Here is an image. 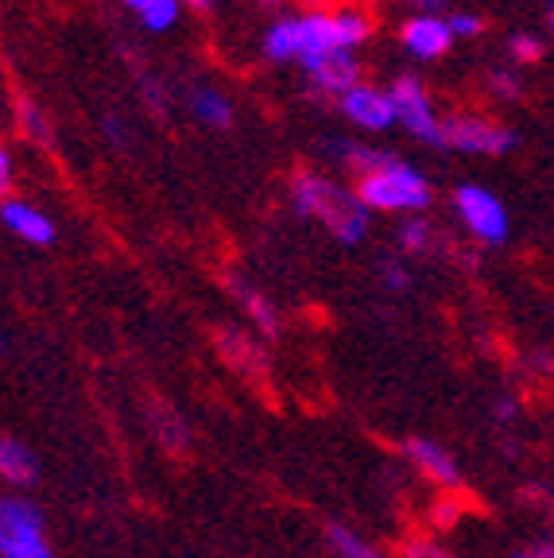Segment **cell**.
I'll use <instances>...</instances> for the list:
<instances>
[{
	"mask_svg": "<svg viewBox=\"0 0 554 558\" xmlns=\"http://www.w3.org/2000/svg\"><path fill=\"white\" fill-rule=\"evenodd\" d=\"M291 206L299 218H311L326 229L338 244H361L373 226V209L364 206L361 194L346 191L341 183L318 171H299L291 179Z\"/></svg>",
	"mask_w": 554,
	"mask_h": 558,
	"instance_id": "obj_1",
	"label": "cell"
},
{
	"mask_svg": "<svg viewBox=\"0 0 554 558\" xmlns=\"http://www.w3.org/2000/svg\"><path fill=\"white\" fill-rule=\"evenodd\" d=\"M334 51H346L338 32V9H311L303 16H279L264 32V54L272 62H299L303 70H311L314 62H322Z\"/></svg>",
	"mask_w": 554,
	"mask_h": 558,
	"instance_id": "obj_2",
	"label": "cell"
},
{
	"mask_svg": "<svg viewBox=\"0 0 554 558\" xmlns=\"http://www.w3.org/2000/svg\"><path fill=\"white\" fill-rule=\"evenodd\" d=\"M357 194L376 214H419L431 206V183L399 156H388L381 167L357 174Z\"/></svg>",
	"mask_w": 554,
	"mask_h": 558,
	"instance_id": "obj_3",
	"label": "cell"
},
{
	"mask_svg": "<svg viewBox=\"0 0 554 558\" xmlns=\"http://www.w3.org/2000/svg\"><path fill=\"white\" fill-rule=\"evenodd\" d=\"M0 558H55L32 500L0 497Z\"/></svg>",
	"mask_w": 554,
	"mask_h": 558,
	"instance_id": "obj_4",
	"label": "cell"
},
{
	"mask_svg": "<svg viewBox=\"0 0 554 558\" xmlns=\"http://www.w3.org/2000/svg\"><path fill=\"white\" fill-rule=\"evenodd\" d=\"M520 136L508 124L481 113H450L442 117V148L473 151V156H508L516 151Z\"/></svg>",
	"mask_w": 554,
	"mask_h": 558,
	"instance_id": "obj_5",
	"label": "cell"
},
{
	"mask_svg": "<svg viewBox=\"0 0 554 558\" xmlns=\"http://www.w3.org/2000/svg\"><path fill=\"white\" fill-rule=\"evenodd\" d=\"M388 89H392V101H396V121L416 140L442 148V117L434 113L431 89L423 86V78L419 74H399Z\"/></svg>",
	"mask_w": 554,
	"mask_h": 558,
	"instance_id": "obj_6",
	"label": "cell"
},
{
	"mask_svg": "<svg viewBox=\"0 0 554 558\" xmlns=\"http://www.w3.org/2000/svg\"><path fill=\"white\" fill-rule=\"evenodd\" d=\"M454 209H458L461 226L485 244H504L508 241V209L485 186H458L454 191Z\"/></svg>",
	"mask_w": 554,
	"mask_h": 558,
	"instance_id": "obj_7",
	"label": "cell"
},
{
	"mask_svg": "<svg viewBox=\"0 0 554 558\" xmlns=\"http://www.w3.org/2000/svg\"><path fill=\"white\" fill-rule=\"evenodd\" d=\"M338 109L349 124L364 132H384L396 124V101H392V89H376V86H364L357 82L353 89L338 97Z\"/></svg>",
	"mask_w": 554,
	"mask_h": 558,
	"instance_id": "obj_8",
	"label": "cell"
},
{
	"mask_svg": "<svg viewBox=\"0 0 554 558\" xmlns=\"http://www.w3.org/2000/svg\"><path fill=\"white\" fill-rule=\"evenodd\" d=\"M399 39H404V51L408 54H416V59H423V62H434L450 51L458 35H454L446 16H438V12H419V16H411L408 24L399 27Z\"/></svg>",
	"mask_w": 554,
	"mask_h": 558,
	"instance_id": "obj_9",
	"label": "cell"
},
{
	"mask_svg": "<svg viewBox=\"0 0 554 558\" xmlns=\"http://www.w3.org/2000/svg\"><path fill=\"white\" fill-rule=\"evenodd\" d=\"M0 226L9 229L12 236H20L24 244H35V248H47V244H55V236H59L55 221L47 218L39 206H32L27 198L0 202Z\"/></svg>",
	"mask_w": 554,
	"mask_h": 558,
	"instance_id": "obj_10",
	"label": "cell"
},
{
	"mask_svg": "<svg viewBox=\"0 0 554 558\" xmlns=\"http://www.w3.org/2000/svg\"><path fill=\"white\" fill-rule=\"evenodd\" d=\"M306 78H311V89L318 97H341L361 82V62L353 59V51H334L322 62H314L306 70Z\"/></svg>",
	"mask_w": 554,
	"mask_h": 558,
	"instance_id": "obj_11",
	"label": "cell"
},
{
	"mask_svg": "<svg viewBox=\"0 0 554 558\" xmlns=\"http://www.w3.org/2000/svg\"><path fill=\"white\" fill-rule=\"evenodd\" d=\"M404 453H408V462L416 465L423 477L438 481V485H458L461 481L458 462H454L438 442H431V438H408V442H404Z\"/></svg>",
	"mask_w": 554,
	"mask_h": 558,
	"instance_id": "obj_12",
	"label": "cell"
},
{
	"mask_svg": "<svg viewBox=\"0 0 554 558\" xmlns=\"http://www.w3.org/2000/svg\"><path fill=\"white\" fill-rule=\"evenodd\" d=\"M186 105H191L194 121L206 124V129L229 132V129H233V121H237L233 101H229L226 89H217V86H194L191 97H186Z\"/></svg>",
	"mask_w": 554,
	"mask_h": 558,
	"instance_id": "obj_13",
	"label": "cell"
},
{
	"mask_svg": "<svg viewBox=\"0 0 554 558\" xmlns=\"http://www.w3.org/2000/svg\"><path fill=\"white\" fill-rule=\"evenodd\" d=\"M0 477L20 488L35 485V477H39V462L20 438H0Z\"/></svg>",
	"mask_w": 554,
	"mask_h": 558,
	"instance_id": "obj_14",
	"label": "cell"
},
{
	"mask_svg": "<svg viewBox=\"0 0 554 558\" xmlns=\"http://www.w3.org/2000/svg\"><path fill=\"white\" fill-rule=\"evenodd\" d=\"M229 291H233V295H237V303L244 306V314H249L252 323L261 326L264 333H276V330H279V314H276V306H272L268 299L261 295V291L252 288L249 279L233 276V279H229Z\"/></svg>",
	"mask_w": 554,
	"mask_h": 558,
	"instance_id": "obj_15",
	"label": "cell"
},
{
	"mask_svg": "<svg viewBox=\"0 0 554 558\" xmlns=\"http://www.w3.org/2000/svg\"><path fill=\"white\" fill-rule=\"evenodd\" d=\"M16 117H20V129L27 132V140L44 144V148L51 144V121H47V113L32 101V97H20V101H16Z\"/></svg>",
	"mask_w": 554,
	"mask_h": 558,
	"instance_id": "obj_16",
	"label": "cell"
},
{
	"mask_svg": "<svg viewBox=\"0 0 554 558\" xmlns=\"http://www.w3.org/2000/svg\"><path fill=\"white\" fill-rule=\"evenodd\" d=\"M329 547L338 550V558H388L376 547H369L364 539H357V535L349 532V527H341V523H329Z\"/></svg>",
	"mask_w": 554,
	"mask_h": 558,
	"instance_id": "obj_17",
	"label": "cell"
},
{
	"mask_svg": "<svg viewBox=\"0 0 554 558\" xmlns=\"http://www.w3.org/2000/svg\"><path fill=\"white\" fill-rule=\"evenodd\" d=\"M431 241H434V233H431V221H423V218H408L404 226H399V248L408 256H423V253H431Z\"/></svg>",
	"mask_w": 554,
	"mask_h": 558,
	"instance_id": "obj_18",
	"label": "cell"
},
{
	"mask_svg": "<svg viewBox=\"0 0 554 558\" xmlns=\"http://www.w3.org/2000/svg\"><path fill=\"white\" fill-rule=\"evenodd\" d=\"M179 16H182V0H156L147 12H140V24L147 32H171L179 24Z\"/></svg>",
	"mask_w": 554,
	"mask_h": 558,
	"instance_id": "obj_19",
	"label": "cell"
},
{
	"mask_svg": "<svg viewBox=\"0 0 554 558\" xmlns=\"http://www.w3.org/2000/svg\"><path fill=\"white\" fill-rule=\"evenodd\" d=\"M508 54H511V62H516V66H531V62L543 59L546 47H543V39H539V35L516 32V35L508 39Z\"/></svg>",
	"mask_w": 554,
	"mask_h": 558,
	"instance_id": "obj_20",
	"label": "cell"
},
{
	"mask_svg": "<svg viewBox=\"0 0 554 558\" xmlns=\"http://www.w3.org/2000/svg\"><path fill=\"white\" fill-rule=\"evenodd\" d=\"M489 89H493V97H501V101H516V97H523V78L516 70L496 66L493 74H489Z\"/></svg>",
	"mask_w": 554,
	"mask_h": 558,
	"instance_id": "obj_21",
	"label": "cell"
},
{
	"mask_svg": "<svg viewBox=\"0 0 554 558\" xmlns=\"http://www.w3.org/2000/svg\"><path fill=\"white\" fill-rule=\"evenodd\" d=\"M140 89H144V101L152 105V109H156L159 117H164L167 113V89H164V82H159L156 74L147 78L144 70H140Z\"/></svg>",
	"mask_w": 554,
	"mask_h": 558,
	"instance_id": "obj_22",
	"label": "cell"
},
{
	"mask_svg": "<svg viewBox=\"0 0 554 558\" xmlns=\"http://www.w3.org/2000/svg\"><path fill=\"white\" fill-rule=\"evenodd\" d=\"M454 27V35H461V39H473V35L485 32V20L477 16V12H454V16H446Z\"/></svg>",
	"mask_w": 554,
	"mask_h": 558,
	"instance_id": "obj_23",
	"label": "cell"
},
{
	"mask_svg": "<svg viewBox=\"0 0 554 558\" xmlns=\"http://www.w3.org/2000/svg\"><path fill=\"white\" fill-rule=\"evenodd\" d=\"M381 276H384V283H388L392 291H404L411 283V276H408V268L399 260H384L381 264Z\"/></svg>",
	"mask_w": 554,
	"mask_h": 558,
	"instance_id": "obj_24",
	"label": "cell"
},
{
	"mask_svg": "<svg viewBox=\"0 0 554 558\" xmlns=\"http://www.w3.org/2000/svg\"><path fill=\"white\" fill-rule=\"evenodd\" d=\"M404 558H454V555H450V550L434 547V543L416 539V543H408V547H404Z\"/></svg>",
	"mask_w": 554,
	"mask_h": 558,
	"instance_id": "obj_25",
	"label": "cell"
},
{
	"mask_svg": "<svg viewBox=\"0 0 554 558\" xmlns=\"http://www.w3.org/2000/svg\"><path fill=\"white\" fill-rule=\"evenodd\" d=\"M12 179H16V163H12V151L0 144V198L12 191Z\"/></svg>",
	"mask_w": 554,
	"mask_h": 558,
	"instance_id": "obj_26",
	"label": "cell"
},
{
	"mask_svg": "<svg viewBox=\"0 0 554 558\" xmlns=\"http://www.w3.org/2000/svg\"><path fill=\"white\" fill-rule=\"evenodd\" d=\"M105 129H109V140L113 144H129V124L117 121V117H105Z\"/></svg>",
	"mask_w": 554,
	"mask_h": 558,
	"instance_id": "obj_27",
	"label": "cell"
},
{
	"mask_svg": "<svg viewBox=\"0 0 554 558\" xmlns=\"http://www.w3.org/2000/svg\"><path fill=\"white\" fill-rule=\"evenodd\" d=\"M496 418H501V423H511V418H516V400H511V396H501V400H496Z\"/></svg>",
	"mask_w": 554,
	"mask_h": 558,
	"instance_id": "obj_28",
	"label": "cell"
},
{
	"mask_svg": "<svg viewBox=\"0 0 554 558\" xmlns=\"http://www.w3.org/2000/svg\"><path fill=\"white\" fill-rule=\"evenodd\" d=\"M121 4H124V9H132V12L140 16V12H147L152 4H156V0H121Z\"/></svg>",
	"mask_w": 554,
	"mask_h": 558,
	"instance_id": "obj_29",
	"label": "cell"
},
{
	"mask_svg": "<svg viewBox=\"0 0 554 558\" xmlns=\"http://www.w3.org/2000/svg\"><path fill=\"white\" fill-rule=\"evenodd\" d=\"M408 4H419L423 12H438L442 4H446V0H408Z\"/></svg>",
	"mask_w": 554,
	"mask_h": 558,
	"instance_id": "obj_30",
	"label": "cell"
},
{
	"mask_svg": "<svg viewBox=\"0 0 554 558\" xmlns=\"http://www.w3.org/2000/svg\"><path fill=\"white\" fill-rule=\"evenodd\" d=\"M182 4H186V9H198V12H209V9H214V0H182Z\"/></svg>",
	"mask_w": 554,
	"mask_h": 558,
	"instance_id": "obj_31",
	"label": "cell"
},
{
	"mask_svg": "<svg viewBox=\"0 0 554 558\" xmlns=\"http://www.w3.org/2000/svg\"><path fill=\"white\" fill-rule=\"evenodd\" d=\"M546 27H551V35H554V0H551V9H546Z\"/></svg>",
	"mask_w": 554,
	"mask_h": 558,
	"instance_id": "obj_32",
	"label": "cell"
},
{
	"mask_svg": "<svg viewBox=\"0 0 554 558\" xmlns=\"http://www.w3.org/2000/svg\"><path fill=\"white\" fill-rule=\"evenodd\" d=\"M299 4H334V0H299Z\"/></svg>",
	"mask_w": 554,
	"mask_h": 558,
	"instance_id": "obj_33",
	"label": "cell"
},
{
	"mask_svg": "<svg viewBox=\"0 0 554 558\" xmlns=\"http://www.w3.org/2000/svg\"><path fill=\"white\" fill-rule=\"evenodd\" d=\"M511 558H546L543 550H535V555H511Z\"/></svg>",
	"mask_w": 554,
	"mask_h": 558,
	"instance_id": "obj_34",
	"label": "cell"
},
{
	"mask_svg": "<svg viewBox=\"0 0 554 558\" xmlns=\"http://www.w3.org/2000/svg\"><path fill=\"white\" fill-rule=\"evenodd\" d=\"M0 353H4V326H0Z\"/></svg>",
	"mask_w": 554,
	"mask_h": 558,
	"instance_id": "obj_35",
	"label": "cell"
},
{
	"mask_svg": "<svg viewBox=\"0 0 554 558\" xmlns=\"http://www.w3.org/2000/svg\"><path fill=\"white\" fill-rule=\"evenodd\" d=\"M543 555H546V558H554V547H543Z\"/></svg>",
	"mask_w": 554,
	"mask_h": 558,
	"instance_id": "obj_36",
	"label": "cell"
}]
</instances>
